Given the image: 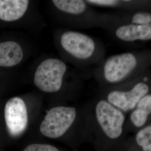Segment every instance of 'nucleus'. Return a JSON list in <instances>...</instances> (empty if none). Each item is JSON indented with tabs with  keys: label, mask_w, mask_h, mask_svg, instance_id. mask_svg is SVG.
<instances>
[{
	"label": "nucleus",
	"mask_w": 151,
	"mask_h": 151,
	"mask_svg": "<svg viewBox=\"0 0 151 151\" xmlns=\"http://www.w3.org/2000/svg\"><path fill=\"white\" fill-rule=\"evenodd\" d=\"M150 69L151 50L127 52L107 58L101 68V76L111 87L131 81Z\"/></svg>",
	"instance_id": "obj_1"
},
{
	"label": "nucleus",
	"mask_w": 151,
	"mask_h": 151,
	"mask_svg": "<svg viewBox=\"0 0 151 151\" xmlns=\"http://www.w3.org/2000/svg\"><path fill=\"white\" fill-rule=\"evenodd\" d=\"M27 0H0V19L14 22L20 19L27 10Z\"/></svg>",
	"instance_id": "obj_9"
},
{
	"label": "nucleus",
	"mask_w": 151,
	"mask_h": 151,
	"mask_svg": "<svg viewBox=\"0 0 151 151\" xmlns=\"http://www.w3.org/2000/svg\"><path fill=\"white\" fill-rule=\"evenodd\" d=\"M6 124L12 136L21 135L28 124L27 108L24 100L19 97L10 99L5 107Z\"/></svg>",
	"instance_id": "obj_7"
},
{
	"label": "nucleus",
	"mask_w": 151,
	"mask_h": 151,
	"mask_svg": "<svg viewBox=\"0 0 151 151\" xmlns=\"http://www.w3.org/2000/svg\"><path fill=\"white\" fill-rule=\"evenodd\" d=\"M95 111L98 124L108 137L115 139L121 135L125 120L123 111L104 99L97 102Z\"/></svg>",
	"instance_id": "obj_5"
},
{
	"label": "nucleus",
	"mask_w": 151,
	"mask_h": 151,
	"mask_svg": "<svg viewBox=\"0 0 151 151\" xmlns=\"http://www.w3.org/2000/svg\"><path fill=\"white\" fill-rule=\"evenodd\" d=\"M60 44L65 51L80 60L90 59L97 49L96 43L93 38L86 34L72 31L62 35Z\"/></svg>",
	"instance_id": "obj_6"
},
{
	"label": "nucleus",
	"mask_w": 151,
	"mask_h": 151,
	"mask_svg": "<svg viewBox=\"0 0 151 151\" xmlns=\"http://www.w3.org/2000/svg\"><path fill=\"white\" fill-rule=\"evenodd\" d=\"M54 6L60 11L73 15H80L87 9L86 1L82 0H53Z\"/></svg>",
	"instance_id": "obj_13"
},
{
	"label": "nucleus",
	"mask_w": 151,
	"mask_h": 151,
	"mask_svg": "<svg viewBox=\"0 0 151 151\" xmlns=\"http://www.w3.org/2000/svg\"><path fill=\"white\" fill-rule=\"evenodd\" d=\"M24 52L22 47L15 42L0 43V66L12 67L22 62Z\"/></svg>",
	"instance_id": "obj_10"
},
{
	"label": "nucleus",
	"mask_w": 151,
	"mask_h": 151,
	"mask_svg": "<svg viewBox=\"0 0 151 151\" xmlns=\"http://www.w3.org/2000/svg\"><path fill=\"white\" fill-rule=\"evenodd\" d=\"M136 141L143 151H151V124L137 133Z\"/></svg>",
	"instance_id": "obj_14"
},
{
	"label": "nucleus",
	"mask_w": 151,
	"mask_h": 151,
	"mask_svg": "<svg viewBox=\"0 0 151 151\" xmlns=\"http://www.w3.org/2000/svg\"><path fill=\"white\" fill-rule=\"evenodd\" d=\"M23 151H60L55 147L47 144H32L27 146Z\"/></svg>",
	"instance_id": "obj_15"
},
{
	"label": "nucleus",
	"mask_w": 151,
	"mask_h": 151,
	"mask_svg": "<svg viewBox=\"0 0 151 151\" xmlns=\"http://www.w3.org/2000/svg\"><path fill=\"white\" fill-rule=\"evenodd\" d=\"M76 118L73 107L63 106L52 108L45 115L40 126V131L45 137L52 139L63 136L70 128Z\"/></svg>",
	"instance_id": "obj_4"
},
{
	"label": "nucleus",
	"mask_w": 151,
	"mask_h": 151,
	"mask_svg": "<svg viewBox=\"0 0 151 151\" xmlns=\"http://www.w3.org/2000/svg\"><path fill=\"white\" fill-rule=\"evenodd\" d=\"M114 35L119 41L135 43L151 40V25H141L120 22L116 16L114 19Z\"/></svg>",
	"instance_id": "obj_8"
},
{
	"label": "nucleus",
	"mask_w": 151,
	"mask_h": 151,
	"mask_svg": "<svg viewBox=\"0 0 151 151\" xmlns=\"http://www.w3.org/2000/svg\"><path fill=\"white\" fill-rule=\"evenodd\" d=\"M66 69V65L61 60L55 58L44 60L35 70L34 82L39 89L44 92L58 91L62 85Z\"/></svg>",
	"instance_id": "obj_3"
},
{
	"label": "nucleus",
	"mask_w": 151,
	"mask_h": 151,
	"mask_svg": "<svg viewBox=\"0 0 151 151\" xmlns=\"http://www.w3.org/2000/svg\"><path fill=\"white\" fill-rule=\"evenodd\" d=\"M120 22L135 25H151V11H127L116 15Z\"/></svg>",
	"instance_id": "obj_12"
},
{
	"label": "nucleus",
	"mask_w": 151,
	"mask_h": 151,
	"mask_svg": "<svg viewBox=\"0 0 151 151\" xmlns=\"http://www.w3.org/2000/svg\"><path fill=\"white\" fill-rule=\"evenodd\" d=\"M106 100L122 111L133 110L139 101L151 93V69L131 81L110 87Z\"/></svg>",
	"instance_id": "obj_2"
},
{
	"label": "nucleus",
	"mask_w": 151,
	"mask_h": 151,
	"mask_svg": "<svg viewBox=\"0 0 151 151\" xmlns=\"http://www.w3.org/2000/svg\"><path fill=\"white\" fill-rule=\"evenodd\" d=\"M151 115V93L143 97L130 115V121L135 127L145 125Z\"/></svg>",
	"instance_id": "obj_11"
}]
</instances>
